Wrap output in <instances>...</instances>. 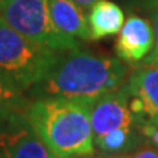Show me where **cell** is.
<instances>
[{
	"label": "cell",
	"instance_id": "cell-1",
	"mask_svg": "<svg viewBox=\"0 0 158 158\" xmlns=\"http://www.w3.org/2000/svg\"><path fill=\"white\" fill-rule=\"evenodd\" d=\"M129 75L120 57L84 51L66 53L40 84L29 91L32 97H63L92 101L118 89Z\"/></svg>",
	"mask_w": 158,
	"mask_h": 158
},
{
	"label": "cell",
	"instance_id": "cell-2",
	"mask_svg": "<svg viewBox=\"0 0 158 158\" xmlns=\"http://www.w3.org/2000/svg\"><path fill=\"white\" fill-rule=\"evenodd\" d=\"M25 114L57 158L94 155L95 142L89 101L63 97H34Z\"/></svg>",
	"mask_w": 158,
	"mask_h": 158
},
{
	"label": "cell",
	"instance_id": "cell-3",
	"mask_svg": "<svg viewBox=\"0 0 158 158\" xmlns=\"http://www.w3.org/2000/svg\"><path fill=\"white\" fill-rule=\"evenodd\" d=\"M62 56L32 43L0 16V75L18 89L29 92Z\"/></svg>",
	"mask_w": 158,
	"mask_h": 158
},
{
	"label": "cell",
	"instance_id": "cell-4",
	"mask_svg": "<svg viewBox=\"0 0 158 158\" xmlns=\"http://www.w3.org/2000/svg\"><path fill=\"white\" fill-rule=\"evenodd\" d=\"M0 16L32 43L66 54L82 48L76 38L60 32L48 9V0H0Z\"/></svg>",
	"mask_w": 158,
	"mask_h": 158
},
{
	"label": "cell",
	"instance_id": "cell-5",
	"mask_svg": "<svg viewBox=\"0 0 158 158\" xmlns=\"http://www.w3.org/2000/svg\"><path fill=\"white\" fill-rule=\"evenodd\" d=\"M0 158H57L25 111L0 120Z\"/></svg>",
	"mask_w": 158,
	"mask_h": 158
},
{
	"label": "cell",
	"instance_id": "cell-6",
	"mask_svg": "<svg viewBox=\"0 0 158 158\" xmlns=\"http://www.w3.org/2000/svg\"><path fill=\"white\" fill-rule=\"evenodd\" d=\"M89 108L94 141L114 129L142 127L145 122L143 118L132 113L129 107V98L122 89V86L89 101Z\"/></svg>",
	"mask_w": 158,
	"mask_h": 158
},
{
	"label": "cell",
	"instance_id": "cell-7",
	"mask_svg": "<svg viewBox=\"0 0 158 158\" xmlns=\"http://www.w3.org/2000/svg\"><path fill=\"white\" fill-rule=\"evenodd\" d=\"M122 89L129 98L132 113L147 120L158 116V64L147 63L130 70Z\"/></svg>",
	"mask_w": 158,
	"mask_h": 158
},
{
	"label": "cell",
	"instance_id": "cell-8",
	"mask_svg": "<svg viewBox=\"0 0 158 158\" xmlns=\"http://www.w3.org/2000/svg\"><path fill=\"white\" fill-rule=\"evenodd\" d=\"M155 35L152 23L145 18L130 15L124 21L116 41L117 56L127 63L145 60L154 48Z\"/></svg>",
	"mask_w": 158,
	"mask_h": 158
},
{
	"label": "cell",
	"instance_id": "cell-9",
	"mask_svg": "<svg viewBox=\"0 0 158 158\" xmlns=\"http://www.w3.org/2000/svg\"><path fill=\"white\" fill-rule=\"evenodd\" d=\"M48 9L60 32L76 40H91L88 16L72 0H48Z\"/></svg>",
	"mask_w": 158,
	"mask_h": 158
},
{
	"label": "cell",
	"instance_id": "cell-10",
	"mask_svg": "<svg viewBox=\"0 0 158 158\" xmlns=\"http://www.w3.org/2000/svg\"><path fill=\"white\" fill-rule=\"evenodd\" d=\"M91 40H101L120 32L124 23L122 6L114 0H97L88 13Z\"/></svg>",
	"mask_w": 158,
	"mask_h": 158
},
{
	"label": "cell",
	"instance_id": "cell-11",
	"mask_svg": "<svg viewBox=\"0 0 158 158\" xmlns=\"http://www.w3.org/2000/svg\"><path fill=\"white\" fill-rule=\"evenodd\" d=\"M145 136L141 127H122L106 133L101 138H97L95 147L106 154H122L132 151L145 143Z\"/></svg>",
	"mask_w": 158,
	"mask_h": 158
},
{
	"label": "cell",
	"instance_id": "cell-12",
	"mask_svg": "<svg viewBox=\"0 0 158 158\" xmlns=\"http://www.w3.org/2000/svg\"><path fill=\"white\" fill-rule=\"evenodd\" d=\"M28 104L29 98L25 97V92L0 75V120L25 111Z\"/></svg>",
	"mask_w": 158,
	"mask_h": 158
},
{
	"label": "cell",
	"instance_id": "cell-13",
	"mask_svg": "<svg viewBox=\"0 0 158 158\" xmlns=\"http://www.w3.org/2000/svg\"><path fill=\"white\" fill-rule=\"evenodd\" d=\"M98 158H158V148L152 143H142L141 147L122 154H108V157Z\"/></svg>",
	"mask_w": 158,
	"mask_h": 158
},
{
	"label": "cell",
	"instance_id": "cell-14",
	"mask_svg": "<svg viewBox=\"0 0 158 158\" xmlns=\"http://www.w3.org/2000/svg\"><path fill=\"white\" fill-rule=\"evenodd\" d=\"M118 5L124 6L129 10L136 12H152L158 7V0H114Z\"/></svg>",
	"mask_w": 158,
	"mask_h": 158
},
{
	"label": "cell",
	"instance_id": "cell-15",
	"mask_svg": "<svg viewBox=\"0 0 158 158\" xmlns=\"http://www.w3.org/2000/svg\"><path fill=\"white\" fill-rule=\"evenodd\" d=\"M141 130L143 136H145L147 142L152 143V145H155L158 148V116L147 118L143 122V124H142Z\"/></svg>",
	"mask_w": 158,
	"mask_h": 158
},
{
	"label": "cell",
	"instance_id": "cell-16",
	"mask_svg": "<svg viewBox=\"0 0 158 158\" xmlns=\"http://www.w3.org/2000/svg\"><path fill=\"white\" fill-rule=\"evenodd\" d=\"M151 18H152V28L154 35H155V43H154V48L149 53V56L145 59L147 63H157L158 64V7H155L151 12Z\"/></svg>",
	"mask_w": 158,
	"mask_h": 158
},
{
	"label": "cell",
	"instance_id": "cell-17",
	"mask_svg": "<svg viewBox=\"0 0 158 158\" xmlns=\"http://www.w3.org/2000/svg\"><path fill=\"white\" fill-rule=\"evenodd\" d=\"M72 2H73L76 6H79V7L86 13V16H88L89 10L92 9V6L97 3V0H72Z\"/></svg>",
	"mask_w": 158,
	"mask_h": 158
},
{
	"label": "cell",
	"instance_id": "cell-18",
	"mask_svg": "<svg viewBox=\"0 0 158 158\" xmlns=\"http://www.w3.org/2000/svg\"><path fill=\"white\" fill-rule=\"evenodd\" d=\"M86 158H95V157H94V155H91V157H86ZM97 158H98V157H97Z\"/></svg>",
	"mask_w": 158,
	"mask_h": 158
}]
</instances>
